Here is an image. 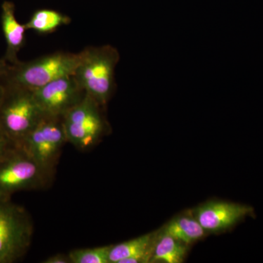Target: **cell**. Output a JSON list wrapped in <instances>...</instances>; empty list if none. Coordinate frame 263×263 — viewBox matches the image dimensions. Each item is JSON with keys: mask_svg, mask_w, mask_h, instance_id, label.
<instances>
[{"mask_svg": "<svg viewBox=\"0 0 263 263\" xmlns=\"http://www.w3.org/2000/svg\"><path fill=\"white\" fill-rule=\"evenodd\" d=\"M120 60L117 48L110 45L91 46L80 52L73 76L86 94L105 107L116 89V67Z\"/></svg>", "mask_w": 263, "mask_h": 263, "instance_id": "6da1fadb", "label": "cell"}, {"mask_svg": "<svg viewBox=\"0 0 263 263\" xmlns=\"http://www.w3.org/2000/svg\"><path fill=\"white\" fill-rule=\"evenodd\" d=\"M79 59L80 53L57 51L31 61H20L11 65L2 82L33 91L64 76L73 75Z\"/></svg>", "mask_w": 263, "mask_h": 263, "instance_id": "7a4b0ae2", "label": "cell"}, {"mask_svg": "<svg viewBox=\"0 0 263 263\" xmlns=\"http://www.w3.org/2000/svg\"><path fill=\"white\" fill-rule=\"evenodd\" d=\"M0 105V127L20 147L29 133L44 117L32 90L8 86Z\"/></svg>", "mask_w": 263, "mask_h": 263, "instance_id": "3957f363", "label": "cell"}, {"mask_svg": "<svg viewBox=\"0 0 263 263\" xmlns=\"http://www.w3.org/2000/svg\"><path fill=\"white\" fill-rule=\"evenodd\" d=\"M33 233L28 213L11 201L0 197V263L16 262L27 253Z\"/></svg>", "mask_w": 263, "mask_h": 263, "instance_id": "277c9868", "label": "cell"}, {"mask_svg": "<svg viewBox=\"0 0 263 263\" xmlns=\"http://www.w3.org/2000/svg\"><path fill=\"white\" fill-rule=\"evenodd\" d=\"M103 105L86 94L62 117L67 142L81 150L95 146L108 128Z\"/></svg>", "mask_w": 263, "mask_h": 263, "instance_id": "5b68a950", "label": "cell"}, {"mask_svg": "<svg viewBox=\"0 0 263 263\" xmlns=\"http://www.w3.org/2000/svg\"><path fill=\"white\" fill-rule=\"evenodd\" d=\"M49 174L18 147L0 160V197L43 187Z\"/></svg>", "mask_w": 263, "mask_h": 263, "instance_id": "8992f818", "label": "cell"}, {"mask_svg": "<svg viewBox=\"0 0 263 263\" xmlns=\"http://www.w3.org/2000/svg\"><path fill=\"white\" fill-rule=\"evenodd\" d=\"M67 142L62 117L44 116L19 148L51 173L60 151Z\"/></svg>", "mask_w": 263, "mask_h": 263, "instance_id": "52a82bcc", "label": "cell"}, {"mask_svg": "<svg viewBox=\"0 0 263 263\" xmlns=\"http://www.w3.org/2000/svg\"><path fill=\"white\" fill-rule=\"evenodd\" d=\"M34 98L45 116L62 117L86 95L73 75L64 76L33 90Z\"/></svg>", "mask_w": 263, "mask_h": 263, "instance_id": "ba28073f", "label": "cell"}, {"mask_svg": "<svg viewBox=\"0 0 263 263\" xmlns=\"http://www.w3.org/2000/svg\"><path fill=\"white\" fill-rule=\"evenodd\" d=\"M254 212L253 207L245 204L212 201L199 207L195 217L205 231L216 233L233 228Z\"/></svg>", "mask_w": 263, "mask_h": 263, "instance_id": "9c48e42d", "label": "cell"}, {"mask_svg": "<svg viewBox=\"0 0 263 263\" xmlns=\"http://www.w3.org/2000/svg\"><path fill=\"white\" fill-rule=\"evenodd\" d=\"M156 235L148 233L128 241L112 245L109 263L151 262Z\"/></svg>", "mask_w": 263, "mask_h": 263, "instance_id": "30bf717a", "label": "cell"}, {"mask_svg": "<svg viewBox=\"0 0 263 263\" xmlns=\"http://www.w3.org/2000/svg\"><path fill=\"white\" fill-rule=\"evenodd\" d=\"M2 29L6 42V51L3 58L10 65L18 63V54L25 43L24 24L19 23L15 18L14 5L5 2L2 6Z\"/></svg>", "mask_w": 263, "mask_h": 263, "instance_id": "8fae6325", "label": "cell"}, {"mask_svg": "<svg viewBox=\"0 0 263 263\" xmlns=\"http://www.w3.org/2000/svg\"><path fill=\"white\" fill-rule=\"evenodd\" d=\"M161 233L171 235L188 246L202 239L206 231L195 216L183 215L170 221Z\"/></svg>", "mask_w": 263, "mask_h": 263, "instance_id": "7c38bea8", "label": "cell"}, {"mask_svg": "<svg viewBox=\"0 0 263 263\" xmlns=\"http://www.w3.org/2000/svg\"><path fill=\"white\" fill-rule=\"evenodd\" d=\"M187 253V246L171 235H156L151 262L181 263Z\"/></svg>", "mask_w": 263, "mask_h": 263, "instance_id": "4fadbf2b", "label": "cell"}, {"mask_svg": "<svg viewBox=\"0 0 263 263\" xmlns=\"http://www.w3.org/2000/svg\"><path fill=\"white\" fill-rule=\"evenodd\" d=\"M70 18L67 15L49 9L38 10L33 13L27 23L24 24L27 30H33L38 34H49L60 27L68 25Z\"/></svg>", "mask_w": 263, "mask_h": 263, "instance_id": "5bb4252c", "label": "cell"}, {"mask_svg": "<svg viewBox=\"0 0 263 263\" xmlns=\"http://www.w3.org/2000/svg\"><path fill=\"white\" fill-rule=\"evenodd\" d=\"M110 248L111 246L75 249L71 251L68 256L71 263H109Z\"/></svg>", "mask_w": 263, "mask_h": 263, "instance_id": "9a60e30c", "label": "cell"}, {"mask_svg": "<svg viewBox=\"0 0 263 263\" xmlns=\"http://www.w3.org/2000/svg\"><path fill=\"white\" fill-rule=\"evenodd\" d=\"M17 148L18 147L14 142L7 136L6 133L0 127V160H3Z\"/></svg>", "mask_w": 263, "mask_h": 263, "instance_id": "2e32d148", "label": "cell"}, {"mask_svg": "<svg viewBox=\"0 0 263 263\" xmlns=\"http://www.w3.org/2000/svg\"><path fill=\"white\" fill-rule=\"evenodd\" d=\"M44 263H71L70 257L65 254H58L45 259Z\"/></svg>", "mask_w": 263, "mask_h": 263, "instance_id": "e0dca14e", "label": "cell"}, {"mask_svg": "<svg viewBox=\"0 0 263 263\" xmlns=\"http://www.w3.org/2000/svg\"><path fill=\"white\" fill-rule=\"evenodd\" d=\"M11 65L8 63L4 58L0 59V79L8 75Z\"/></svg>", "mask_w": 263, "mask_h": 263, "instance_id": "ac0fdd59", "label": "cell"}, {"mask_svg": "<svg viewBox=\"0 0 263 263\" xmlns=\"http://www.w3.org/2000/svg\"><path fill=\"white\" fill-rule=\"evenodd\" d=\"M5 92H6V87L5 84L3 82H0V105L4 99Z\"/></svg>", "mask_w": 263, "mask_h": 263, "instance_id": "d6986e66", "label": "cell"}]
</instances>
